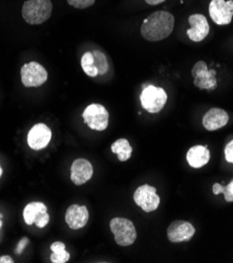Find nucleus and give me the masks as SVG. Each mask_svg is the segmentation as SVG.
I'll return each instance as SVG.
<instances>
[{
	"instance_id": "nucleus-1",
	"label": "nucleus",
	"mask_w": 233,
	"mask_h": 263,
	"mask_svg": "<svg viewBox=\"0 0 233 263\" xmlns=\"http://www.w3.org/2000/svg\"><path fill=\"white\" fill-rule=\"evenodd\" d=\"M174 17L167 11H157L142 23L141 35L147 41H161L173 31Z\"/></svg>"
},
{
	"instance_id": "nucleus-2",
	"label": "nucleus",
	"mask_w": 233,
	"mask_h": 263,
	"mask_svg": "<svg viewBox=\"0 0 233 263\" xmlns=\"http://www.w3.org/2000/svg\"><path fill=\"white\" fill-rule=\"evenodd\" d=\"M50 0H27L22 7V17L30 24H41L51 15Z\"/></svg>"
},
{
	"instance_id": "nucleus-3",
	"label": "nucleus",
	"mask_w": 233,
	"mask_h": 263,
	"mask_svg": "<svg viewBox=\"0 0 233 263\" xmlns=\"http://www.w3.org/2000/svg\"><path fill=\"white\" fill-rule=\"evenodd\" d=\"M167 100L166 91L162 87L153 85L146 86L140 96L142 107L149 114L160 112L164 108Z\"/></svg>"
},
{
	"instance_id": "nucleus-4",
	"label": "nucleus",
	"mask_w": 233,
	"mask_h": 263,
	"mask_svg": "<svg viewBox=\"0 0 233 263\" xmlns=\"http://www.w3.org/2000/svg\"><path fill=\"white\" fill-rule=\"evenodd\" d=\"M110 226L117 245L121 247H129L134 245L137 239V231L135 224L131 220L116 217L112 219Z\"/></svg>"
},
{
	"instance_id": "nucleus-5",
	"label": "nucleus",
	"mask_w": 233,
	"mask_h": 263,
	"mask_svg": "<svg viewBox=\"0 0 233 263\" xmlns=\"http://www.w3.org/2000/svg\"><path fill=\"white\" fill-rule=\"evenodd\" d=\"M84 123L93 130L103 131L109 127L110 114L101 104H91L82 114Z\"/></svg>"
},
{
	"instance_id": "nucleus-6",
	"label": "nucleus",
	"mask_w": 233,
	"mask_h": 263,
	"mask_svg": "<svg viewBox=\"0 0 233 263\" xmlns=\"http://www.w3.org/2000/svg\"><path fill=\"white\" fill-rule=\"evenodd\" d=\"M191 74L193 77V85L200 89H214L218 84L217 71L208 69L205 61H198L191 69Z\"/></svg>"
},
{
	"instance_id": "nucleus-7",
	"label": "nucleus",
	"mask_w": 233,
	"mask_h": 263,
	"mask_svg": "<svg viewBox=\"0 0 233 263\" xmlns=\"http://www.w3.org/2000/svg\"><path fill=\"white\" fill-rule=\"evenodd\" d=\"M47 80V71L38 62H30L21 67V82L25 87H38Z\"/></svg>"
},
{
	"instance_id": "nucleus-8",
	"label": "nucleus",
	"mask_w": 233,
	"mask_h": 263,
	"mask_svg": "<svg viewBox=\"0 0 233 263\" xmlns=\"http://www.w3.org/2000/svg\"><path fill=\"white\" fill-rule=\"evenodd\" d=\"M134 200L137 205L147 213L155 211L161 201L160 196L157 194V189L149 185L140 186L134 194Z\"/></svg>"
},
{
	"instance_id": "nucleus-9",
	"label": "nucleus",
	"mask_w": 233,
	"mask_h": 263,
	"mask_svg": "<svg viewBox=\"0 0 233 263\" xmlns=\"http://www.w3.org/2000/svg\"><path fill=\"white\" fill-rule=\"evenodd\" d=\"M23 218L27 224L31 226L35 223L38 228L42 229L49 221L47 208L42 202H30L29 204L25 205L23 210Z\"/></svg>"
},
{
	"instance_id": "nucleus-10",
	"label": "nucleus",
	"mask_w": 233,
	"mask_h": 263,
	"mask_svg": "<svg viewBox=\"0 0 233 263\" xmlns=\"http://www.w3.org/2000/svg\"><path fill=\"white\" fill-rule=\"evenodd\" d=\"M209 15L218 25H227L233 17V0H212L209 5Z\"/></svg>"
},
{
	"instance_id": "nucleus-11",
	"label": "nucleus",
	"mask_w": 233,
	"mask_h": 263,
	"mask_svg": "<svg viewBox=\"0 0 233 263\" xmlns=\"http://www.w3.org/2000/svg\"><path fill=\"white\" fill-rule=\"evenodd\" d=\"M195 228L188 221L175 220L167 229V237L170 242H185L192 239Z\"/></svg>"
},
{
	"instance_id": "nucleus-12",
	"label": "nucleus",
	"mask_w": 233,
	"mask_h": 263,
	"mask_svg": "<svg viewBox=\"0 0 233 263\" xmlns=\"http://www.w3.org/2000/svg\"><path fill=\"white\" fill-rule=\"evenodd\" d=\"M190 29L187 30V35L189 39L193 42H201L210 32V26L207 18L202 14H193L188 19Z\"/></svg>"
},
{
	"instance_id": "nucleus-13",
	"label": "nucleus",
	"mask_w": 233,
	"mask_h": 263,
	"mask_svg": "<svg viewBox=\"0 0 233 263\" xmlns=\"http://www.w3.org/2000/svg\"><path fill=\"white\" fill-rule=\"evenodd\" d=\"M51 140V131L45 124H36L28 135V144L33 150L44 149Z\"/></svg>"
},
{
	"instance_id": "nucleus-14",
	"label": "nucleus",
	"mask_w": 233,
	"mask_h": 263,
	"mask_svg": "<svg viewBox=\"0 0 233 263\" xmlns=\"http://www.w3.org/2000/svg\"><path fill=\"white\" fill-rule=\"evenodd\" d=\"M94 174L92 164L85 159L76 160L70 168V179L76 186H81L87 182Z\"/></svg>"
},
{
	"instance_id": "nucleus-15",
	"label": "nucleus",
	"mask_w": 233,
	"mask_h": 263,
	"mask_svg": "<svg viewBox=\"0 0 233 263\" xmlns=\"http://www.w3.org/2000/svg\"><path fill=\"white\" fill-rule=\"evenodd\" d=\"M88 218V210L85 205L71 204L65 213V221L71 230H79L85 227Z\"/></svg>"
},
{
	"instance_id": "nucleus-16",
	"label": "nucleus",
	"mask_w": 233,
	"mask_h": 263,
	"mask_svg": "<svg viewBox=\"0 0 233 263\" xmlns=\"http://www.w3.org/2000/svg\"><path fill=\"white\" fill-rule=\"evenodd\" d=\"M229 116L226 110L221 108H211L203 117V126L208 131H216L227 125Z\"/></svg>"
},
{
	"instance_id": "nucleus-17",
	"label": "nucleus",
	"mask_w": 233,
	"mask_h": 263,
	"mask_svg": "<svg viewBox=\"0 0 233 263\" xmlns=\"http://www.w3.org/2000/svg\"><path fill=\"white\" fill-rule=\"evenodd\" d=\"M187 162L190 167L199 169L207 165L210 161V151L207 145H196L191 147L186 155Z\"/></svg>"
},
{
	"instance_id": "nucleus-18",
	"label": "nucleus",
	"mask_w": 233,
	"mask_h": 263,
	"mask_svg": "<svg viewBox=\"0 0 233 263\" xmlns=\"http://www.w3.org/2000/svg\"><path fill=\"white\" fill-rule=\"evenodd\" d=\"M112 151L118 155L120 162H126L131 159L133 148L126 139H119L112 145Z\"/></svg>"
},
{
	"instance_id": "nucleus-19",
	"label": "nucleus",
	"mask_w": 233,
	"mask_h": 263,
	"mask_svg": "<svg viewBox=\"0 0 233 263\" xmlns=\"http://www.w3.org/2000/svg\"><path fill=\"white\" fill-rule=\"evenodd\" d=\"M50 251L53 252L50 255V261L53 263H66L69 260V253L65 250L63 242H54L50 246Z\"/></svg>"
},
{
	"instance_id": "nucleus-20",
	"label": "nucleus",
	"mask_w": 233,
	"mask_h": 263,
	"mask_svg": "<svg viewBox=\"0 0 233 263\" xmlns=\"http://www.w3.org/2000/svg\"><path fill=\"white\" fill-rule=\"evenodd\" d=\"M81 66L83 71L92 78L98 77L99 72H98V68L95 64V58L93 55V51H86L85 54H83L82 58H81Z\"/></svg>"
},
{
	"instance_id": "nucleus-21",
	"label": "nucleus",
	"mask_w": 233,
	"mask_h": 263,
	"mask_svg": "<svg viewBox=\"0 0 233 263\" xmlns=\"http://www.w3.org/2000/svg\"><path fill=\"white\" fill-rule=\"evenodd\" d=\"M93 55L95 58V64L98 68L99 76L105 74L109 71V61L106 56L100 50H94Z\"/></svg>"
},
{
	"instance_id": "nucleus-22",
	"label": "nucleus",
	"mask_w": 233,
	"mask_h": 263,
	"mask_svg": "<svg viewBox=\"0 0 233 263\" xmlns=\"http://www.w3.org/2000/svg\"><path fill=\"white\" fill-rule=\"evenodd\" d=\"M212 191L214 195H219L223 193L225 200L227 202H233V179L228 183L227 186H222L218 182L214 183L212 187Z\"/></svg>"
},
{
	"instance_id": "nucleus-23",
	"label": "nucleus",
	"mask_w": 233,
	"mask_h": 263,
	"mask_svg": "<svg viewBox=\"0 0 233 263\" xmlns=\"http://www.w3.org/2000/svg\"><path fill=\"white\" fill-rule=\"evenodd\" d=\"M69 6L76 8V9H86L92 6H94L96 0H66Z\"/></svg>"
},
{
	"instance_id": "nucleus-24",
	"label": "nucleus",
	"mask_w": 233,
	"mask_h": 263,
	"mask_svg": "<svg viewBox=\"0 0 233 263\" xmlns=\"http://www.w3.org/2000/svg\"><path fill=\"white\" fill-rule=\"evenodd\" d=\"M225 159L228 163L233 164V140L225 147Z\"/></svg>"
},
{
	"instance_id": "nucleus-25",
	"label": "nucleus",
	"mask_w": 233,
	"mask_h": 263,
	"mask_svg": "<svg viewBox=\"0 0 233 263\" xmlns=\"http://www.w3.org/2000/svg\"><path fill=\"white\" fill-rule=\"evenodd\" d=\"M28 243H29V239H28V238H22V239L20 240V242H19L17 249H16V252H17L18 254H21L22 251L25 249V247H27Z\"/></svg>"
},
{
	"instance_id": "nucleus-26",
	"label": "nucleus",
	"mask_w": 233,
	"mask_h": 263,
	"mask_svg": "<svg viewBox=\"0 0 233 263\" xmlns=\"http://www.w3.org/2000/svg\"><path fill=\"white\" fill-rule=\"evenodd\" d=\"M14 260L10 256H2L0 257V263H13Z\"/></svg>"
},
{
	"instance_id": "nucleus-27",
	"label": "nucleus",
	"mask_w": 233,
	"mask_h": 263,
	"mask_svg": "<svg viewBox=\"0 0 233 263\" xmlns=\"http://www.w3.org/2000/svg\"><path fill=\"white\" fill-rule=\"evenodd\" d=\"M145 2L150 6H157V5H160V4L164 3L165 0H145Z\"/></svg>"
},
{
	"instance_id": "nucleus-28",
	"label": "nucleus",
	"mask_w": 233,
	"mask_h": 263,
	"mask_svg": "<svg viewBox=\"0 0 233 263\" xmlns=\"http://www.w3.org/2000/svg\"><path fill=\"white\" fill-rule=\"evenodd\" d=\"M2 219H3V214H0V229H2V227H3V221H2Z\"/></svg>"
},
{
	"instance_id": "nucleus-29",
	"label": "nucleus",
	"mask_w": 233,
	"mask_h": 263,
	"mask_svg": "<svg viewBox=\"0 0 233 263\" xmlns=\"http://www.w3.org/2000/svg\"><path fill=\"white\" fill-rule=\"evenodd\" d=\"M2 175H3V168L0 166V177H2Z\"/></svg>"
}]
</instances>
